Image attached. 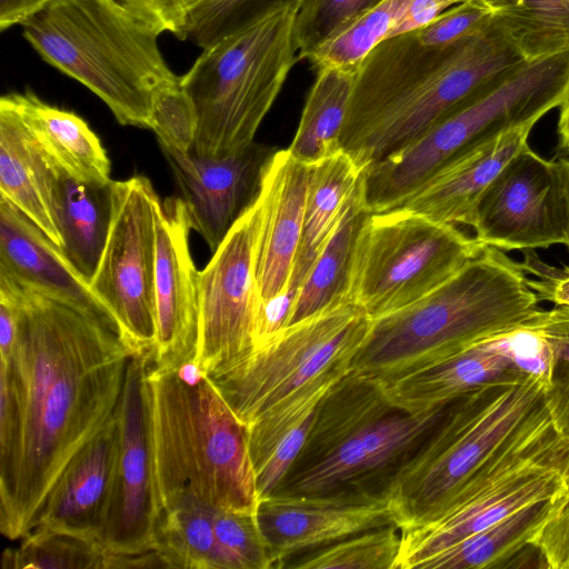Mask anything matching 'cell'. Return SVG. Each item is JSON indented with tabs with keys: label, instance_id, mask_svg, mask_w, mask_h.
Segmentation results:
<instances>
[{
	"label": "cell",
	"instance_id": "6da1fadb",
	"mask_svg": "<svg viewBox=\"0 0 569 569\" xmlns=\"http://www.w3.org/2000/svg\"><path fill=\"white\" fill-rule=\"evenodd\" d=\"M14 307L0 359V531L17 540L72 456L117 412L133 352L104 322L0 269Z\"/></svg>",
	"mask_w": 569,
	"mask_h": 569
},
{
	"label": "cell",
	"instance_id": "7a4b0ae2",
	"mask_svg": "<svg viewBox=\"0 0 569 569\" xmlns=\"http://www.w3.org/2000/svg\"><path fill=\"white\" fill-rule=\"evenodd\" d=\"M523 61L495 17L448 47L427 46L413 31L388 38L355 71L340 149L363 171Z\"/></svg>",
	"mask_w": 569,
	"mask_h": 569
},
{
	"label": "cell",
	"instance_id": "3957f363",
	"mask_svg": "<svg viewBox=\"0 0 569 569\" xmlns=\"http://www.w3.org/2000/svg\"><path fill=\"white\" fill-rule=\"evenodd\" d=\"M545 386L497 382L450 403L391 479L400 527L423 521L506 473L569 447L553 427Z\"/></svg>",
	"mask_w": 569,
	"mask_h": 569
},
{
	"label": "cell",
	"instance_id": "277c9868",
	"mask_svg": "<svg viewBox=\"0 0 569 569\" xmlns=\"http://www.w3.org/2000/svg\"><path fill=\"white\" fill-rule=\"evenodd\" d=\"M150 361L144 393L158 515L187 505L256 512L247 426L196 362L159 370Z\"/></svg>",
	"mask_w": 569,
	"mask_h": 569
},
{
	"label": "cell",
	"instance_id": "5b68a950",
	"mask_svg": "<svg viewBox=\"0 0 569 569\" xmlns=\"http://www.w3.org/2000/svg\"><path fill=\"white\" fill-rule=\"evenodd\" d=\"M538 305L520 263L486 247L423 298L370 319L349 370L387 382L528 325Z\"/></svg>",
	"mask_w": 569,
	"mask_h": 569
},
{
	"label": "cell",
	"instance_id": "8992f818",
	"mask_svg": "<svg viewBox=\"0 0 569 569\" xmlns=\"http://www.w3.org/2000/svg\"><path fill=\"white\" fill-rule=\"evenodd\" d=\"M21 26L47 63L98 96L122 126L150 129L156 92L179 79L159 33L119 0H47Z\"/></svg>",
	"mask_w": 569,
	"mask_h": 569
},
{
	"label": "cell",
	"instance_id": "52a82bcc",
	"mask_svg": "<svg viewBox=\"0 0 569 569\" xmlns=\"http://www.w3.org/2000/svg\"><path fill=\"white\" fill-rule=\"evenodd\" d=\"M449 406L407 411L388 399L381 381L348 370L319 403L302 450L272 495L387 489Z\"/></svg>",
	"mask_w": 569,
	"mask_h": 569
},
{
	"label": "cell",
	"instance_id": "ba28073f",
	"mask_svg": "<svg viewBox=\"0 0 569 569\" xmlns=\"http://www.w3.org/2000/svg\"><path fill=\"white\" fill-rule=\"evenodd\" d=\"M569 99V50L526 60L405 148L362 171L368 212L397 208L445 164Z\"/></svg>",
	"mask_w": 569,
	"mask_h": 569
},
{
	"label": "cell",
	"instance_id": "9c48e42d",
	"mask_svg": "<svg viewBox=\"0 0 569 569\" xmlns=\"http://www.w3.org/2000/svg\"><path fill=\"white\" fill-rule=\"evenodd\" d=\"M297 4L202 49L180 77L197 112L191 152L220 158L254 141L296 61Z\"/></svg>",
	"mask_w": 569,
	"mask_h": 569
},
{
	"label": "cell",
	"instance_id": "30bf717a",
	"mask_svg": "<svg viewBox=\"0 0 569 569\" xmlns=\"http://www.w3.org/2000/svg\"><path fill=\"white\" fill-rule=\"evenodd\" d=\"M486 247L456 226L403 208L368 212L356 239L348 301L370 319L423 298Z\"/></svg>",
	"mask_w": 569,
	"mask_h": 569
},
{
	"label": "cell",
	"instance_id": "8fae6325",
	"mask_svg": "<svg viewBox=\"0 0 569 569\" xmlns=\"http://www.w3.org/2000/svg\"><path fill=\"white\" fill-rule=\"evenodd\" d=\"M369 326L370 318L357 306L331 307L281 329L208 377L248 427L317 379L349 365Z\"/></svg>",
	"mask_w": 569,
	"mask_h": 569
},
{
	"label": "cell",
	"instance_id": "7c38bea8",
	"mask_svg": "<svg viewBox=\"0 0 569 569\" xmlns=\"http://www.w3.org/2000/svg\"><path fill=\"white\" fill-rule=\"evenodd\" d=\"M143 176L112 181L108 238L90 289L136 353H150L157 338L156 218L160 202Z\"/></svg>",
	"mask_w": 569,
	"mask_h": 569
},
{
	"label": "cell",
	"instance_id": "4fadbf2b",
	"mask_svg": "<svg viewBox=\"0 0 569 569\" xmlns=\"http://www.w3.org/2000/svg\"><path fill=\"white\" fill-rule=\"evenodd\" d=\"M149 353L132 355L118 407L120 449L101 535L111 568H164L154 549L158 506L144 393Z\"/></svg>",
	"mask_w": 569,
	"mask_h": 569
},
{
	"label": "cell",
	"instance_id": "5bb4252c",
	"mask_svg": "<svg viewBox=\"0 0 569 569\" xmlns=\"http://www.w3.org/2000/svg\"><path fill=\"white\" fill-rule=\"evenodd\" d=\"M254 234L253 203L199 271L200 321L194 362L207 376L242 359L254 347Z\"/></svg>",
	"mask_w": 569,
	"mask_h": 569
},
{
	"label": "cell",
	"instance_id": "9a60e30c",
	"mask_svg": "<svg viewBox=\"0 0 569 569\" xmlns=\"http://www.w3.org/2000/svg\"><path fill=\"white\" fill-rule=\"evenodd\" d=\"M472 229L483 247L501 251L563 244L566 206L556 160L525 146L483 193Z\"/></svg>",
	"mask_w": 569,
	"mask_h": 569
},
{
	"label": "cell",
	"instance_id": "2e32d148",
	"mask_svg": "<svg viewBox=\"0 0 569 569\" xmlns=\"http://www.w3.org/2000/svg\"><path fill=\"white\" fill-rule=\"evenodd\" d=\"M256 518L273 568L299 555L400 518L387 489L347 488L322 495H271L259 499Z\"/></svg>",
	"mask_w": 569,
	"mask_h": 569
},
{
	"label": "cell",
	"instance_id": "e0dca14e",
	"mask_svg": "<svg viewBox=\"0 0 569 569\" xmlns=\"http://www.w3.org/2000/svg\"><path fill=\"white\" fill-rule=\"evenodd\" d=\"M568 455L569 448L530 461L439 513L401 526L396 569H417L422 560L515 511L540 500L563 496L562 470Z\"/></svg>",
	"mask_w": 569,
	"mask_h": 569
},
{
	"label": "cell",
	"instance_id": "ac0fdd59",
	"mask_svg": "<svg viewBox=\"0 0 569 569\" xmlns=\"http://www.w3.org/2000/svg\"><path fill=\"white\" fill-rule=\"evenodd\" d=\"M191 226L180 197L160 201L156 218L157 338L151 365L174 370L194 362L199 343V271L190 247Z\"/></svg>",
	"mask_w": 569,
	"mask_h": 569
},
{
	"label": "cell",
	"instance_id": "d6986e66",
	"mask_svg": "<svg viewBox=\"0 0 569 569\" xmlns=\"http://www.w3.org/2000/svg\"><path fill=\"white\" fill-rule=\"evenodd\" d=\"M278 149L253 141L226 157L163 149L184 202L191 229L213 252L253 206L269 161Z\"/></svg>",
	"mask_w": 569,
	"mask_h": 569
},
{
	"label": "cell",
	"instance_id": "ffe728a7",
	"mask_svg": "<svg viewBox=\"0 0 569 569\" xmlns=\"http://www.w3.org/2000/svg\"><path fill=\"white\" fill-rule=\"evenodd\" d=\"M308 178L309 166L295 159L288 149H278L264 171L254 202L258 308L288 291L302 234Z\"/></svg>",
	"mask_w": 569,
	"mask_h": 569
},
{
	"label": "cell",
	"instance_id": "44dd1931",
	"mask_svg": "<svg viewBox=\"0 0 569 569\" xmlns=\"http://www.w3.org/2000/svg\"><path fill=\"white\" fill-rule=\"evenodd\" d=\"M119 449L117 410L64 466L42 503L36 527L63 530L101 541Z\"/></svg>",
	"mask_w": 569,
	"mask_h": 569
},
{
	"label": "cell",
	"instance_id": "7402d4cb",
	"mask_svg": "<svg viewBox=\"0 0 569 569\" xmlns=\"http://www.w3.org/2000/svg\"><path fill=\"white\" fill-rule=\"evenodd\" d=\"M0 269L19 281L113 328L109 312L61 249L0 196Z\"/></svg>",
	"mask_w": 569,
	"mask_h": 569
},
{
	"label": "cell",
	"instance_id": "603a6c76",
	"mask_svg": "<svg viewBox=\"0 0 569 569\" xmlns=\"http://www.w3.org/2000/svg\"><path fill=\"white\" fill-rule=\"evenodd\" d=\"M535 126H521L469 150L440 168L397 208L448 224L472 228L478 203L509 161L528 144Z\"/></svg>",
	"mask_w": 569,
	"mask_h": 569
},
{
	"label": "cell",
	"instance_id": "cb8c5ba5",
	"mask_svg": "<svg viewBox=\"0 0 569 569\" xmlns=\"http://www.w3.org/2000/svg\"><path fill=\"white\" fill-rule=\"evenodd\" d=\"M522 375L485 340L463 351L382 382L386 396L397 407L422 412L452 401L485 386L520 381Z\"/></svg>",
	"mask_w": 569,
	"mask_h": 569
},
{
	"label": "cell",
	"instance_id": "d4e9b609",
	"mask_svg": "<svg viewBox=\"0 0 569 569\" xmlns=\"http://www.w3.org/2000/svg\"><path fill=\"white\" fill-rule=\"evenodd\" d=\"M44 159L61 238L60 249L89 282L98 267L110 229L113 180L107 184L84 182Z\"/></svg>",
	"mask_w": 569,
	"mask_h": 569
},
{
	"label": "cell",
	"instance_id": "484cf974",
	"mask_svg": "<svg viewBox=\"0 0 569 569\" xmlns=\"http://www.w3.org/2000/svg\"><path fill=\"white\" fill-rule=\"evenodd\" d=\"M9 97L32 141L48 160L81 181H111L108 153L82 118L43 102L31 91L12 92Z\"/></svg>",
	"mask_w": 569,
	"mask_h": 569
},
{
	"label": "cell",
	"instance_id": "4316f807",
	"mask_svg": "<svg viewBox=\"0 0 569 569\" xmlns=\"http://www.w3.org/2000/svg\"><path fill=\"white\" fill-rule=\"evenodd\" d=\"M0 196L61 247L48 163L24 128L9 94L0 99Z\"/></svg>",
	"mask_w": 569,
	"mask_h": 569
},
{
	"label": "cell",
	"instance_id": "83f0119b",
	"mask_svg": "<svg viewBox=\"0 0 569 569\" xmlns=\"http://www.w3.org/2000/svg\"><path fill=\"white\" fill-rule=\"evenodd\" d=\"M362 171L342 150L309 164L303 227L288 291L296 298L333 231Z\"/></svg>",
	"mask_w": 569,
	"mask_h": 569
},
{
	"label": "cell",
	"instance_id": "f1b7e54d",
	"mask_svg": "<svg viewBox=\"0 0 569 569\" xmlns=\"http://www.w3.org/2000/svg\"><path fill=\"white\" fill-rule=\"evenodd\" d=\"M368 211L361 179L349 196L339 221L297 291L288 326L348 301L353 248Z\"/></svg>",
	"mask_w": 569,
	"mask_h": 569
},
{
	"label": "cell",
	"instance_id": "f546056e",
	"mask_svg": "<svg viewBox=\"0 0 569 569\" xmlns=\"http://www.w3.org/2000/svg\"><path fill=\"white\" fill-rule=\"evenodd\" d=\"M562 496L530 503L422 560L417 569L493 568L531 547Z\"/></svg>",
	"mask_w": 569,
	"mask_h": 569
},
{
	"label": "cell",
	"instance_id": "4dcf8cb0",
	"mask_svg": "<svg viewBox=\"0 0 569 569\" xmlns=\"http://www.w3.org/2000/svg\"><path fill=\"white\" fill-rule=\"evenodd\" d=\"M355 71L317 70L293 140L288 148L298 161L312 164L340 149V134L352 90Z\"/></svg>",
	"mask_w": 569,
	"mask_h": 569
},
{
	"label": "cell",
	"instance_id": "1f68e13d",
	"mask_svg": "<svg viewBox=\"0 0 569 569\" xmlns=\"http://www.w3.org/2000/svg\"><path fill=\"white\" fill-rule=\"evenodd\" d=\"M216 511L187 505L159 512L154 549L166 568L230 569L216 535Z\"/></svg>",
	"mask_w": 569,
	"mask_h": 569
},
{
	"label": "cell",
	"instance_id": "d6a6232c",
	"mask_svg": "<svg viewBox=\"0 0 569 569\" xmlns=\"http://www.w3.org/2000/svg\"><path fill=\"white\" fill-rule=\"evenodd\" d=\"M488 6L525 60L569 50V0H491Z\"/></svg>",
	"mask_w": 569,
	"mask_h": 569
},
{
	"label": "cell",
	"instance_id": "836d02e7",
	"mask_svg": "<svg viewBox=\"0 0 569 569\" xmlns=\"http://www.w3.org/2000/svg\"><path fill=\"white\" fill-rule=\"evenodd\" d=\"M21 543L2 555L9 569H109L110 558L100 540L63 530L33 528Z\"/></svg>",
	"mask_w": 569,
	"mask_h": 569
},
{
	"label": "cell",
	"instance_id": "e575fe53",
	"mask_svg": "<svg viewBox=\"0 0 569 569\" xmlns=\"http://www.w3.org/2000/svg\"><path fill=\"white\" fill-rule=\"evenodd\" d=\"M400 547V527L389 525L299 555L288 560L282 568L396 569Z\"/></svg>",
	"mask_w": 569,
	"mask_h": 569
},
{
	"label": "cell",
	"instance_id": "d590c367",
	"mask_svg": "<svg viewBox=\"0 0 569 569\" xmlns=\"http://www.w3.org/2000/svg\"><path fill=\"white\" fill-rule=\"evenodd\" d=\"M411 0H385L359 20L332 37L310 57L317 68L356 71L363 58L381 41L390 38Z\"/></svg>",
	"mask_w": 569,
	"mask_h": 569
},
{
	"label": "cell",
	"instance_id": "8d00e7d4",
	"mask_svg": "<svg viewBox=\"0 0 569 569\" xmlns=\"http://www.w3.org/2000/svg\"><path fill=\"white\" fill-rule=\"evenodd\" d=\"M348 370L349 365H345L322 376L261 415L247 427L254 470L289 430L317 409L332 386Z\"/></svg>",
	"mask_w": 569,
	"mask_h": 569
},
{
	"label": "cell",
	"instance_id": "74e56055",
	"mask_svg": "<svg viewBox=\"0 0 569 569\" xmlns=\"http://www.w3.org/2000/svg\"><path fill=\"white\" fill-rule=\"evenodd\" d=\"M385 0H299L293 37L299 60L359 20Z\"/></svg>",
	"mask_w": 569,
	"mask_h": 569
},
{
	"label": "cell",
	"instance_id": "f35d334b",
	"mask_svg": "<svg viewBox=\"0 0 569 569\" xmlns=\"http://www.w3.org/2000/svg\"><path fill=\"white\" fill-rule=\"evenodd\" d=\"M299 0H208L192 17L186 39L204 49Z\"/></svg>",
	"mask_w": 569,
	"mask_h": 569
},
{
	"label": "cell",
	"instance_id": "ab89813d",
	"mask_svg": "<svg viewBox=\"0 0 569 569\" xmlns=\"http://www.w3.org/2000/svg\"><path fill=\"white\" fill-rule=\"evenodd\" d=\"M198 128L194 104L181 84L177 81L160 88L153 98L150 130L159 141L161 150L190 152Z\"/></svg>",
	"mask_w": 569,
	"mask_h": 569
},
{
	"label": "cell",
	"instance_id": "60d3db41",
	"mask_svg": "<svg viewBox=\"0 0 569 569\" xmlns=\"http://www.w3.org/2000/svg\"><path fill=\"white\" fill-rule=\"evenodd\" d=\"M214 530L230 569L273 568L256 512L217 510Z\"/></svg>",
	"mask_w": 569,
	"mask_h": 569
},
{
	"label": "cell",
	"instance_id": "b9f144b4",
	"mask_svg": "<svg viewBox=\"0 0 569 569\" xmlns=\"http://www.w3.org/2000/svg\"><path fill=\"white\" fill-rule=\"evenodd\" d=\"M528 326L539 330L551 346L553 361L545 400L555 429L569 440V321L540 310Z\"/></svg>",
	"mask_w": 569,
	"mask_h": 569
},
{
	"label": "cell",
	"instance_id": "7bdbcfd3",
	"mask_svg": "<svg viewBox=\"0 0 569 569\" xmlns=\"http://www.w3.org/2000/svg\"><path fill=\"white\" fill-rule=\"evenodd\" d=\"M485 342L506 357L522 375L547 388L553 353L550 343L539 330L526 325Z\"/></svg>",
	"mask_w": 569,
	"mask_h": 569
},
{
	"label": "cell",
	"instance_id": "ee69618b",
	"mask_svg": "<svg viewBox=\"0 0 569 569\" xmlns=\"http://www.w3.org/2000/svg\"><path fill=\"white\" fill-rule=\"evenodd\" d=\"M493 17V10L479 0L455 4L422 28L415 30L420 42L448 47L480 31Z\"/></svg>",
	"mask_w": 569,
	"mask_h": 569
},
{
	"label": "cell",
	"instance_id": "f6af8a7d",
	"mask_svg": "<svg viewBox=\"0 0 569 569\" xmlns=\"http://www.w3.org/2000/svg\"><path fill=\"white\" fill-rule=\"evenodd\" d=\"M316 410L289 430L256 468L259 499L272 495L286 478L303 448L315 420Z\"/></svg>",
	"mask_w": 569,
	"mask_h": 569
},
{
	"label": "cell",
	"instance_id": "bcb514c9",
	"mask_svg": "<svg viewBox=\"0 0 569 569\" xmlns=\"http://www.w3.org/2000/svg\"><path fill=\"white\" fill-rule=\"evenodd\" d=\"M157 33L171 32L184 40L194 13L208 0H119Z\"/></svg>",
	"mask_w": 569,
	"mask_h": 569
},
{
	"label": "cell",
	"instance_id": "7dc6e473",
	"mask_svg": "<svg viewBox=\"0 0 569 569\" xmlns=\"http://www.w3.org/2000/svg\"><path fill=\"white\" fill-rule=\"evenodd\" d=\"M532 546L539 551L547 568L569 569V498H561Z\"/></svg>",
	"mask_w": 569,
	"mask_h": 569
},
{
	"label": "cell",
	"instance_id": "c3c4849f",
	"mask_svg": "<svg viewBox=\"0 0 569 569\" xmlns=\"http://www.w3.org/2000/svg\"><path fill=\"white\" fill-rule=\"evenodd\" d=\"M522 270L535 277L529 280L539 301H550L556 307L569 308V267L556 268L540 260L533 249L523 250Z\"/></svg>",
	"mask_w": 569,
	"mask_h": 569
},
{
	"label": "cell",
	"instance_id": "681fc988",
	"mask_svg": "<svg viewBox=\"0 0 569 569\" xmlns=\"http://www.w3.org/2000/svg\"><path fill=\"white\" fill-rule=\"evenodd\" d=\"M468 0H411L391 37L425 27L450 7Z\"/></svg>",
	"mask_w": 569,
	"mask_h": 569
},
{
	"label": "cell",
	"instance_id": "f907efd6",
	"mask_svg": "<svg viewBox=\"0 0 569 569\" xmlns=\"http://www.w3.org/2000/svg\"><path fill=\"white\" fill-rule=\"evenodd\" d=\"M46 0H0V30L21 24Z\"/></svg>",
	"mask_w": 569,
	"mask_h": 569
},
{
	"label": "cell",
	"instance_id": "816d5d0a",
	"mask_svg": "<svg viewBox=\"0 0 569 569\" xmlns=\"http://www.w3.org/2000/svg\"><path fill=\"white\" fill-rule=\"evenodd\" d=\"M17 321L10 298L0 292V359H7L16 339Z\"/></svg>",
	"mask_w": 569,
	"mask_h": 569
},
{
	"label": "cell",
	"instance_id": "f5cc1de1",
	"mask_svg": "<svg viewBox=\"0 0 569 569\" xmlns=\"http://www.w3.org/2000/svg\"><path fill=\"white\" fill-rule=\"evenodd\" d=\"M556 162L560 174L566 206V240L563 244L569 248V156L560 157Z\"/></svg>",
	"mask_w": 569,
	"mask_h": 569
},
{
	"label": "cell",
	"instance_id": "db71d44e",
	"mask_svg": "<svg viewBox=\"0 0 569 569\" xmlns=\"http://www.w3.org/2000/svg\"><path fill=\"white\" fill-rule=\"evenodd\" d=\"M558 136L560 148L569 153V99L561 106L558 120Z\"/></svg>",
	"mask_w": 569,
	"mask_h": 569
},
{
	"label": "cell",
	"instance_id": "11a10c76",
	"mask_svg": "<svg viewBox=\"0 0 569 569\" xmlns=\"http://www.w3.org/2000/svg\"><path fill=\"white\" fill-rule=\"evenodd\" d=\"M546 312L551 318L569 321V308L568 307H556L552 310H549Z\"/></svg>",
	"mask_w": 569,
	"mask_h": 569
},
{
	"label": "cell",
	"instance_id": "9f6ffc18",
	"mask_svg": "<svg viewBox=\"0 0 569 569\" xmlns=\"http://www.w3.org/2000/svg\"><path fill=\"white\" fill-rule=\"evenodd\" d=\"M562 479H563V498H569V455L565 462L563 470H562Z\"/></svg>",
	"mask_w": 569,
	"mask_h": 569
},
{
	"label": "cell",
	"instance_id": "6f0895ef",
	"mask_svg": "<svg viewBox=\"0 0 569 569\" xmlns=\"http://www.w3.org/2000/svg\"><path fill=\"white\" fill-rule=\"evenodd\" d=\"M479 1H482L488 4L491 0H479Z\"/></svg>",
	"mask_w": 569,
	"mask_h": 569
},
{
	"label": "cell",
	"instance_id": "680465c9",
	"mask_svg": "<svg viewBox=\"0 0 569 569\" xmlns=\"http://www.w3.org/2000/svg\"><path fill=\"white\" fill-rule=\"evenodd\" d=\"M47 1V0H46Z\"/></svg>",
	"mask_w": 569,
	"mask_h": 569
}]
</instances>
